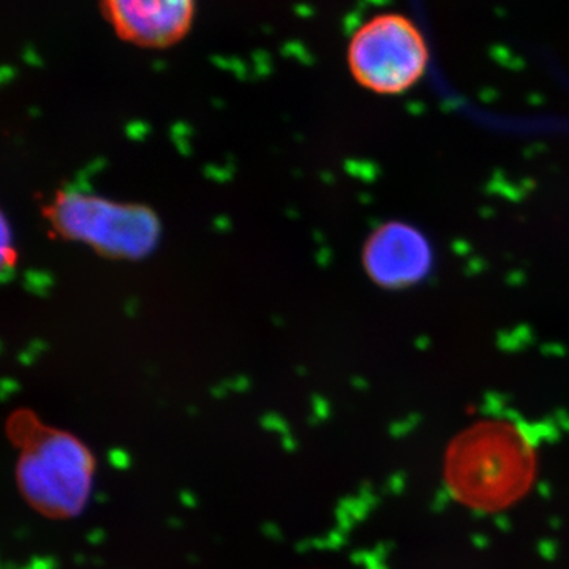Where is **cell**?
Instances as JSON below:
<instances>
[{
	"label": "cell",
	"instance_id": "1",
	"mask_svg": "<svg viewBox=\"0 0 569 569\" xmlns=\"http://www.w3.org/2000/svg\"><path fill=\"white\" fill-rule=\"evenodd\" d=\"M538 473L537 448L507 419H482L452 438L445 452V485L463 507L498 512L519 503Z\"/></svg>",
	"mask_w": 569,
	"mask_h": 569
},
{
	"label": "cell",
	"instance_id": "2",
	"mask_svg": "<svg viewBox=\"0 0 569 569\" xmlns=\"http://www.w3.org/2000/svg\"><path fill=\"white\" fill-rule=\"evenodd\" d=\"M6 433L17 449L14 479L26 505L47 519L78 518L91 500L97 470L88 445L24 408L7 419Z\"/></svg>",
	"mask_w": 569,
	"mask_h": 569
},
{
	"label": "cell",
	"instance_id": "3",
	"mask_svg": "<svg viewBox=\"0 0 569 569\" xmlns=\"http://www.w3.org/2000/svg\"><path fill=\"white\" fill-rule=\"evenodd\" d=\"M429 50L413 21L385 13L365 22L348 44L355 80L377 93L392 96L413 88L427 69Z\"/></svg>",
	"mask_w": 569,
	"mask_h": 569
},
{
	"label": "cell",
	"instance_id": "4",
	"mask_svg": "<svg viewBox=\"0 0 569 569\" xmlns=\"http://www.w3.org/2000/svg\"><path fill=\"white\" fill-rule=\"evenodd\" d=\"M52 213L56 227L63 234L86 239L102 252L121 257L148 252L159 233L156 217L137 206L73 197L58 201Z\"/></svg>",
	"mask_w": 569,
	"mask_h": 569
},
{
	"label": "cell",
	"instance_id": "5",
	"mask_svg": "<svg viewBox=\"0 0 569 569\" xmlns=\"http://www.w3.org/2000/svg\"><path fill=\"white\" fill-rule=\"evenodd\" d=\"M103 13L122 40L142 48H168L187 36L194 0H102Z\"/></svg>",
	"mask_w": 569,
	"mask_h": 569
},
{
	"label": "cell",
	"instance_id": "6",
	"mask_svg": "<svg viewBox=\"0 0 569 569\" xmlns=\"http://www.w3.org/2000/svg\"><path fill=\"white\" fill-rule=\"evenodd\" d=\"M370 279L385 288H406L429 274L432 252L421 231L391 222L370 236L365 250Z\"/></svg>",
	"mask_w": 569,
	"mask_h": 569
}]
</instances>
